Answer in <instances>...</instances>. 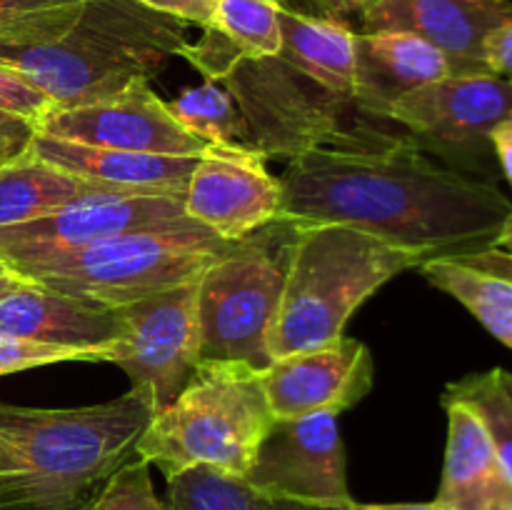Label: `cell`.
<instances>
[{"instance_id":"cell-6","label":"cell","mask_w":512,"mask_h":510,"mask_svg":"<svg viewBox=\"0 0 512 510\" xmlns=\"http://www.w3.org/2000/svg\"><path fill=\"white\" fill-rule=\"evenodd\" d=\"M240 243H228L203 225L143 228L25 270L20 278L68 298L118 308L193 283L208 265L233 253Z\"/></svg>"},{"instance_id":"cell-27","label":"cell","mask_w":512,"mask_h":510,"mask_svg":"<svg viewBox=\"0 0 512 510\" xmlns=\"http://www.w3.org/2000/svg\"><path fill=\"white\" fill-rule=\"evenodd\" d=\"M170 113L188 133L198 135L208 145H243L248 143V128L235 105L233 95L220 83L205 80L198 88L185 90L180 98L168 103Z\"/></svg>"},{"instance_id":"cell-8","label":"cell","mask_w":512,"mask_h":510,"mask_svg":"<svg viewBox=\"0 0 512 510\" xmlns=\"http://www.w3.org/2000/svg\"><path fill=\"white\" fill-rule=\"evenodd\" d=\"M118 335L105 363L128 375L130 390L155 413L173 403L198 368V280L115 308Z\"/></svg>"},{"instance_id":"cell-34","label":"cell","mask_w":512,"mask_h":510,"mask_svg":"<svg viewBox=\"0 0 512 510\" xmlns=\"http://www.w3.org/2000/svg\"><path fill=\"white\" fill-rule=\"evenodd\" d=\"M458 260H460V263L470 265V268L483 270V273H490V275H498V278L512 280V258H510V255L500 253V250H495V248H485V250H480V253L463 255V258H458Z\"/></svg>"},{"instance_id":"cell-11","label":"cell","mask_w":512,"mask_h":510,"mask_svg":"<svg viewBox=\"0 0 512 510\" xmlns=\"http://www.w3.org/2000/svg\"><path fill=\"white\" fill-rule=\"evenodd\" d=\"M512 118V85L498 75H448L398 100L390 120L410 130L423 150L480 175H493V130Z\"/></svg>"},{"instance_id":"cell-14","label":"cell","mask_w":512,"mask_h":510,"mask_svg":"<svg viewBox=\"0 0 512 510\" xmlns=\"http://www.w3.org/2000/svg\"><path fill=\"white\" fill-rule=\"evenodd\" d=\"M265 160L243 145H208L188 180L185 213L228 243L280 223V180L268 173Z\"/></svg>"},{"instance_id":"cell-31","label":"cell","mask_w":512,"mask_h":510,"mask_svg":"<svg viewBox=\"0 0 512 510\" xmlns=\"http://www.w3.org/2000/svg\"><path fill=\"white\" fill-rule=\"evenodd\" d=\"M33 135L35 123L15 113H8V110H0V163L28 150Z\"/></svg>"},{"instance_id":"cell-20","label":"cell","mask_w":512,"mask_h":510,"mask_svg":"<svg viewBox=\"0 0 512 510\" xmlns=\"http://www.w3.org/2000/svg\"><path fill=\"white\" fill-rule=\"evenodd\" d=\"M0 333L88 350L105 360V350L118 335V313L115 308L25 283L23 288L0 298Z\"/></svg>"},{"instance_id":"cell-9","label":"cell","mask_w":512,"mask_h":510,"mask_svg":"<svg viewBox=\"0 0 512 510\" xmlns=\"http://www.w3.org/2000/svg\"><path fill=\"white\" fill-rule=\"evenodd\" d=\"M248 128L250 148L265 158H290L338 130L345 100L335 98L280 55L245 58L220 80Z\"/></svg>"},{"instance_id":"cell-10","label":"cell","mask_w":512,"mask_h":510,"mask_svg":"<svg viewBox=\"0 0 512 510\" xmlns=\"http://www.w3.org/2000/svg\"><path fill=\"white\" fill-rule=\"evenodd\" d=\"M200 225L185 213L178 195L98 193L20 225L0 228V263L20 275L95 243L143 228H188Z\"/></svg>"},{"instance_id":"cell-32","label":"cell","mask_w":512,"mask_h":510,"mask_svg":"<svg viewBox=\"0 0 512 510\" xmlns=\"http://www.w3.org/2000/svg\"><path fill=\"white\" fill-rule=\"evenodd\" d=\"M138 3L160 10L165 15H173V18L183 20L188 25L193 23L205 28L210 23V18H213L218 0H138Z\"/></svg>"},{"instance_id":"cell-15","label":"cell","mask_w":512,"mask_h":510,"mask_svg":"<svg viewBox=\"0 0 512 510\" xmlns=\"http://www.w3.org/2000/svg\"><path fill=\"white\" fill-rule=\"evenodd\" d=\"M260 375L275 420H295L315 413L340 415L358 405L373 388L375 365L368 345L338 338L275 358Z\"/></svg>"},{"instance_id":"cell-18","label":"cell","mask_w":512,"mask_h":510,"mask_svg":"<svg viewBox=\"0 0 512 510\" xmlns=\"http://www.w3.org/2000/svg\"><path fill=\"white\" fill-rule=\"evenodd\" d=\"M278 55L330 95L350 103L355 30L348 15L328 0H283Z\"/></svg>"},{"instance_id":"cell-33","label":"cell","mask_w":512,"mask_h":510,"mask_svg":"<svg viewBox=\"0 0 512 510\" xmlns=\"http://www.w3.org/2000/svg\"><path fill=\"white\" fill-rule=\"evenodd\" d=\"M485 65L490 73L512 85V20L493 30L485 40Z\"/></svg>"},{"instance_id":"cell-1","label":"cell","mask_w":512,"mask_h":510,"mask_svg":"<svg viewBox=\"0 0 512 510\" xmlns=\"http://www.w3.org/2000/svg\"><path fill=\"white\" fill-rule=\"evenodd\" d=\"M280 223L348 225L423 263L493 248L512 203L495 183L443 168L413 135L340 125L290 160L280 178Z\"/></svg>"},{"instance_id":"cell-37","label":"cell","mask_w":512,"mask_h":510,"mask_svg":"<svg viewBox=\"0 0 512 510\" xmlns=\"http://www.w3.org/2000/svg\"><path fill=\"white\" fill-rule=\"evenodd\" d=\"M335 510H443L438 503H348Z\"/></svg>"},{"instance_id":"cell-38","label":"cell","mask_w":512,"mask_h":510,"mask_svg":"<svg viewBox=\"0 0 512 510\" xmlns=\"http://www.w3.org/2000/svg\"><path fill=\"white\" fill-rule=\"evenodd\" d=\"M15 468H20V450L15 440L0 428V473H10Z\"/></svg>"},{"instance_id":"cell-12","label":"cell","mask_w":512,"mask_h":510,"mask_svg":"<svg viewBox=\"0 0 512 510\" xmlns=\"http://www.w3.org/2000/svg\"><path fill=\"white\" fill-rule=\"evenodd\" d=\"M243 478L258 493L300 508L335 510L353 503L338 415L275 420Z\"/></svg>"},{"instance_id":"cell-16","label":"cell","mask_w":512,"mask_h":510,"mask_svg":"<svg viewBox=\"0 0 512 510\" xmlns=\"http://www.w3.org/2000/svg\"><path fill=\"white\" fill-rule=\"evenodd\" d=\"M363 33H410L448 58L453 75H488L485 40L512 20V0H380L360 15Z\"/></svg>"},{"instance_id":"cell-42","label":"cell","mask_w":512,"mask_h":510,"mask_svg":"<svg viewBox=\"0 0 512 510\" xmlns=\"http://www.w3.org/2000/svg\"><path fill=\"white\" fill-rule=\"evenodd\" d=\"M3 270H8V268H5V265H3V263H0V273H3Z\"/></svg>"},{"instance_id":"cell-4","label":"cell","mask_w":512,"mask_h":510,"mask_svg":"<svg viewBox=\"0 0 512 510\" xmlns=\"http://www.w3.org/2000/svg\"><path fill=\"white\" fill-rule=\"evenodd\" d=\"M423 260L348 225L290 228L283 248V298L270 355L300 353L343 338L350 315L388 280Z\"/></svg>"},{"instance_id":"cell-41","label":"cell","mask_w":512,"mask_h":510,"mask_svg":"<svg viewBox=\"0 0 512 510\" xmlns=\"http://www.w3.org/2000/svg\"><path fill=\"white\" fill-rule=\"evenodd\" d=\"M25 283H28V280L18 278V275L10 273V270H3V273H0V298L10 295V293H13V290L23 288Z\"/></svg>"},{"instance_id":"cell-29","label":"cell","mask_w":512,"mask_h":510,"mask_svg":"<svg viewBox=\"0 0 512 510\" xmlns=\"http://www.w3.org/2000/svg\"><path fill=\"white\" fill-rule=\"evenodd\" d=\"M68 360L100 363L98 355L88 353V350L63 348V345L38 343V340H28V338H18V335L0 333V375L40 368V365L68 363Z\"/></svg>"},{"instance_id":"cell-36","label":"cell","mask_w":512,"mask_h":510,"mask_svg":"<svg viewBox=\"0 0 512 510\" xmlns=\"http://www.w3.org/2000/svg\"><path fill=\"white\" fill-rule=\"evenodd\" d=\"M490 140H493L495 160H498L500 170H503V175L512 185V118L500 123L498 128L493 130V135H490Z\"/></svg>"},{"instance_id":"cell-19","label":"cell","mask_w":512,"mask_h":510,"mask_svg":"<svg viewBox=\"0 0 512 510\" xmlns=\"http://www.w3.org/2000/svg\"><path fill=\"white\" fill-rule=\"evenodd\" d=\"M38 158L110 190L183 198L198 155H158L98 148L35 133L28 145Z\"/></svg>"},{"instance_id":"cell-3","label":"cell","mask_w":512,"mask_h":510,"mask_svg":"<svg viewBox=\"0 0 512 510\" xmlns=\"http://www.w3.org/2000/svg\"><path fill=\"white\" fill-rule=\"evenodd\" d=\"M155 410L135 390L85 408L0 403V428L20 468L0 473V510H88L115 470L130 463Z\"/></svg>"},{"instance_id":"cell-24","label":"cell","mask_w":512,"mask_h":510,"mask_svg":"<svg viewBox=\"0 0 512 510\" xmlns=\"http://www.w3.org/2000/svg\"><path fill=\"white\" fill-rule=\"evenodd\" d=\"M418 270L430 285L465 305L493 338L512 350V280L483 273L453 258L428 260Z\"/></svg>"},{"instance_id":"cell-26","label":"cell","mask_w":512,"mask_h":510,"mask_svg":"<svg viewBox=\"0 0 512 510\" xmlns=\"http://www.w3.org/2000/svg\"><path fill=\"white\" fill-rule=\"evenodd\" d=\"M443 403H463L483 423L500 463L512 478V373L493 368L470 373L445 388Z\"/></svg>"},{"instance_id":"cell-23","label":"cell","mask_w":512,"mask_h":510,"mask_svg":"<svg viewBox=\"0 0 512 510\" xmlns=\"http://www.w3.org/2000/svg\"><path fill=\"white\" fill-rule=\"evenodd\" d=\"M98 193H113V190L98 183H88V180L38 158L28 148L15 158L0 163V228L45 218L68 203Z\"/></svg>"},{"instance_id":"cell-30","label":"cell","mask_w":512,"mask_h":510,"mask_svg":"<svg viewBox=\"0 0 512 510\" xmlns=\"http://www.w3.org/2000/svg\"><path fill=\"white\" fill-rule=\"evenodd\" d=\"M50 108H53V100L48 95L40 93L18 70L0 63V110L28 118L30 123H38Z\"/></svg>"},{"instance_id":"cell-17","label":"cell","mask_w":512,"mask_h":510,"mask_svg":"<svg viewBox=\"0 0 512 510\" xmlns=\"http://www.w3.org/2000/svg\"><path fill=\"white\" fill-rule=\"evenodd\" d=\"M453 75L448 58L423 38L395 30L355 33L350 103L368 118L390 120V110L420 85Z\"/></svg>"},{"instance_id":"cell-39","label":"cell","mask_w":512,"mask_h":510,"mask_svg":"<svg viewBox=\"0 0 512 510\" xmlns=\"http://www.w3.org/2000/svg\"><path fill=\"white\" fill-rule=\"evenodd\" d=\"M330 5H333L335 10H340V13L343 15H363V13H368L370 8H373V5H378L380 0H328Z\"/></svg>"},{"instance_id":"cell-35","label":"cell","mask_w":512,"mask_h":510,"mask_svg":"<svg viewBox=\"0 0 512 510\" xmlns=\"http://www.w3.org/2000/svg\"><path fill=\"white\" fill-rule=\"evenodd\" d=\"M68 3H73V0H0V28L30 13H40V10L58 8V5Z\"/></svg>"},{"instance_id":"cell-7","label":"cell","mask_w":512,"mask_h":510,"mask_svg":"<svg viewBox=\"0 0 512 510\" xmlns=\"http://www.w3.org/2000/svg\"><path fill=\"white\" fill-rule=\"evenodd\" d=\"M283 283V255L275 258L258 233L208 265L198 278L200 363L268 368Z\"/></svg>"},{"instance_id":"cell-28","label":"cell","mask_w":512,"mask_h":510,"mask_svg":"<svg viewBox=\"0 0 512 510\" xmlns=\"http://www.w3.org/2000/svg\"><path fill=\"white\" fill-rule=\"evenodd\" d=\"M88 510H170L168 503L155 495L150 465L145 460L133 458L123 468L115 470L113 478L105 483L98 498L88 505Z\"/></svg>"},{"instance_id":"cell-13","label":"cell","mask_w":512,"mask_h":510,"mask_svg":"<svg viewBox=\"0 0 512 510\" xmlns=\"http://www.w3.org/2000/svg\"><path fill=\"white\" fill-rule=\"evenodd\" d=\"M35 133L133 153L200 155L208 148L205 140L175 120L168 103L153 93L148 78L133 80L120 93L93 103L70 108L53 105L35 123Z\"/></svg>"},{"instance_id":"cell-2","label":"cell","mask_w":512,"mask_h":510,"mask_svg":"<svg viewBox=\"0 0 512 510\" xmlns=\"http://www.w3.org/2000/svg\"><path fill=\"white\" fill-rule=\"evenodd\" d=\"M188 23L138 0H73L0 28V63L55 108L93 103L180 55Z\"/></svg>"},{"instance_id":"cell-21","label":"cell","mask_w":512,"mask_h":510,"mask_svg":"<svg viewBox=\"0 0 512 510\" xmlns=\"http://www.w3.org/2000/svg\"><path fill=\"white\" fill-rule=\"evenodd\" d=\"M448 410V448L435 503L443 510H512V478L478 415L463 403Z\"/></svg>"},{"instance_id":"cell-40","label":"cell","mask_w":512,"mask_h":510,"mask_svg":"<svg viewBox=\"0 0 512 510\" xmlns=\"http://www.w3.org/2000/svg\"><path fill=\"white\" fill-rule=\"evenodd\" d=\"M493 248L500 250V253L510 255V258H512V215L508 220H505L503 228H500V233H498V238H495Z\"/></svg>"},{"instance_id":"cell-22","label":"cell","mask_w":512,"mask_h":510,"mask_svg":"<svg viewBox=\"0 0 512 510\" xmlns=\"http://www.w3.org/2000/svg\"><path fill=\"white\" fill-rule=\"evenodd\" d=\"M280 10L283 0H218L198 43H185L180 55L220 83L245 58H273L280 53Z\"/></svg>"},{"instance_id":"cell-25","label":"cell","mask_w":512,"mask_h":510,"mask_svg":"<svg viewBox=\"0 0 512 510\" xmlns=\"http://www.w3.org/2000/svg\"><path fill=\"white\" fill-rule=\"evenodd\" d=\"M170 510H310L258 493L248 480L198 465L168 478Z\"/></svg>"},{"instance_id":"cell-5","label":"cell","mask_w":512,"mask_h":510,"mask_svg":"<svg viewBox=\"0 0 512 510\" xmlns=\"http://www.w3.org/2000/svg\"><path fill=\"white\" fill-rule=\"evenodd\" d=\"M260 373L245 363H198L178 398L153 415L135 455L165 480L198 465L243 478L275 423Z\"/></svg>"}]
</instances>
